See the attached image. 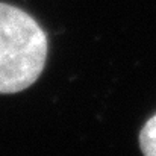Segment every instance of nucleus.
Here are the masks:
<instances>
[{"instance_id": "2", "label": "nucleus", "mask_w": 156, "mask_h": 156, "mask_svg": "<svg viewBox=\"0 0 156 156\" xmlns=\"http://www.w3.org/2000/svg\"><path fill=\"white\" fill-rule=\"evenodd\" d=\"M140 147L144 156H156V114L147 120L140 132Z\"/></svg>"}, {"instance_id": "1", "label": "nucleus", "mask_w": 156, "mask_h": 156, "mask_svg": "<svg viewBox=\"0 0 156 156\" xmlns=\"http://www.w3.org/2000/svg\"><path fill=\"white\" fill-rule=\"evenodd\" d=\"M49 52L46 32L23 9L0 2V94L20 93L41 76Z\"/></svg>"}]
</instances>
